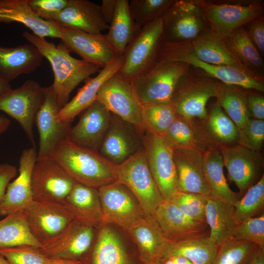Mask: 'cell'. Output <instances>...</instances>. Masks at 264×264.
<instances>
[{"label": "cell", "mask_w": 264, "mask_h": 264, "mask_svg": "<svg viewBox=\"0 0 264 264\" xmlns=\"http://www.w3.org/2000/svg\"><path fill=\"white\" fill-rule=\"evenodd\" d=\"M22 36L50 63L54 76L52 86L60 109L68 102L71 92L81 82L100 70L98 66L73 57L61 42L56 45L27 31L23 32Z\"/></svg>", "instance_id": "obj_1"}, {"label": "cell", "mask_w": 264, "mask_h": 264, "mask_svg": "<svg viewBox=\"0 0 264 264\" xmlns=\"http://www.w3.org/2000/svg\"><path fill=\"white\" fill-rule=\"evenodd\" d=\"M75 182L98 189L116 180L115 165L98 151L80 146L67 138L49 157Z\"/></svg>", "instance_id": "obj_2"}, {"label": "cell", "mask_w": 264, "mask_h": 264, "mask_svg": "<svg viewBox=\"0 0 264 264\" xmlns=\"http://www.w3.org/2000/svg\"><path fill=\"white\" fill-rule=\"evenodd\" d=\"M189 65L182 62H158L132 82L135 95L143 106L171 102Z\"/></svg>", "instance_id": "obj_3"}, {"label": "cell", "mask_w": 264, "mask_h": 264, "mask_svg": "<svg viewBox=\"0 0 264 264\" xmlns=\"http://www.w3.org/2000/svg\"><path fill=\"white\" fill-rule=\"evenodd\" d=\"M115 172L116 181L131 191L145 216H154L163 198L150 172L143 150L115 165Z\"/></svg>", "instance_id": "obj_4"}, {"label": "cell", "mask_w": 264, "mask_h": 264, "mask_svg": "<svg viewBox=\"0 0 264 264\" xmlns=\"http://www.w3.org/2000/svg\"><path fill=\"white\" fill-rule=\"evenodd\" d=\"M166 61L192 66L226 85L264 91V83L259 75L233 66L204 63L173 43L161 42L160 44L156 62Z\"/></svg>", "instance_id": "obj_5"}, {"label": "cell", "mask_w": 264, "mask_h": 264, "mask_svg": "<svg viewBox=\"0 0 264 264\" xmlns=\"http://www.w3.org/2000/svg\"><path fill=\"white\" fill-rule=\"evenodd\" d=\"M163 33L162 17L143 26L126 46L118 72L132 82L156 62Z\"/></svg>", "instance_id": "obj_6"}, {"label": "cell", "mask_w": 264, "mask_h": 264, "mask_svg": "<svg viewBox=\"0 0 264 264\" xmlns=\"http://www.w3.org/2000/svg\"><path fill=\"white\" fill-rule=\"evenodd\" d=\"M162 19V42L190 41L207 30V22L198 1L174 0Z\"/></svg>", "instance_id": "obj_7"}, {"label": "cell", "mask_w": 264, "mask_h": 264, "mask_svg": "<svg viewBox=\"0 0 264 264\" xmlns=\"http://www.w3.org/2000/svg\"><path fill=\"white\" fill-rule=\"evenodd\" d=\"M44 98V87L33 80H28L0 96V110L19 123L33 147H35L33 125Z\"/></svg>", "instance_id": "obj_8"}, {"label": "cell", "mask_w": 264, "mask_h": 264, "mask_svg": "<svg viewBox=\"0 0 264 264\" xmlns=\"http://www.w3.org/2000/svg\"><path fill=\"white\" fill-rule=\"evenodd\" d=\"M97 100L113 114L132 124L140 131H146L143 107L138 101L131 82L118 72L102 85Z\"/></svg>", "instance_id": "obj_9"}, {"label": "cell", "mask_w": 264, "mask_h": 264, "mask_svg": "<svg viewBox=\"0 0 264 264\" xmlns=\"http://www.w3.org/2000/svg\"><path fill=\"white\" fill-rule=\"evenodd\" d=\"M143 151L152 176L163 198L170 199L177 191V174L173 150L158 134L146 130Z\"/></svg>", "instance_id": "obj_10"}, {"label": "cell", "mask_w": 264, "mask_h": 264, "mask_svg": "<svg viewBox=\"0 0 264 264\" xmlns=\"http://www.w3.org/2000/svg\"><path fill=\"white\" fill-rule=\"evenodd\" d=\"M102 223H111L125 231L145 216L137 199L124 185L115 181L99 188Z\"/></svg>", "instance_id": "obj_11"}, {"label": "cell", "mask_w": 264, "mask_h": 264, "mask_svg": "<svg viewBox=\"0 0 264 264\" xmlns=\"http://www.w3.org/2000/svg\"><path fill=\"white\" fill-rule=\"evenodd\" d=\"M211 30L224 40L239 28L262 16L263 6L258 2L247 4L214 3L198 1Z\"/></svg>", "instance_id": "obj_12"}, {"label": "cell", "mask_w": 264, "mask_h": 264, "mask_svg": "<svg viewBox=\"0 0 264 264\" xmlns=\"http://www.w3.org/2000/svg\"><path fill=\"white\" fill-rule=\"evenodd\" d=\"M75 183L49 157L37 158L31 177L33 201L63 204Z\"/></svg>", "instance_id": "obj_13"}, {"label": "cell", "mask_w": 264, "mask_h": 264, "mask_svg": "<svg viewBox=\"0 0 264 264\" xmlns=\"http://www.w3.org/2000/svg\"><path fill=\"white\" fill-rule=\"evenodd\" d=\"M144 132L112 113L109 127L98 152L112 164L119 165L143 150Z\"/></svg>", "instance_id": "obj_14"}, {"label": "cell", "mask_w": 264, "mask_h": 264, "mask_svg": "<svg viewBox=\"0 0 264 264\" xmlns=\"http://www.w3.org/2000/svg\"><path fill=\"white\" fill-rule=\"evenodd\" d=\"M44 100L35 118L39 134L37 158L50 157L55 147L68 138L71 127V123L58 119L60 108L52 85L44 87Z\"/></svg>", "instance_id": "obj_15"}, {"label": "cell", "mask_w": 264, "mask_h": 264, "mask_svg": "<svg viewBox=\"0 0 264 264\" xmlns=\"http://www.w3.org/2000/svg\"><path fill=\"white\" fill-rule=\"evenodd\" d=\"M186 74L179 83L171 102L178 117L190 121L204 120L207 115L208 100L216 96V83L201 78L187 77Z\"/></svg>", "instance_id": "obj_16"}, {"label": "cell", "mask_w": 264, "mask_h": 264, "mask_svg": "<svg viewBox=\"0 0 264 264\" xmlns=\"http://www.w3.org/2000/svg\"><path fill=\"white\" fill-rule=\"evenodd\" d=\"M96 228L73 220L60 234L43 243L40 249L50 258L82 260L92 244Z\"/></svg>", "instance_id": "obj_17"}, {"label": "cell", "mask_w": 264, "mask_h": 264, "mask_svg": "<svg viewBox=\"0 0 264 264\" xmlns=\"http://www.w3.org/2000/svg\"><path fill=\"white\" fill-rule=\"evenodd\" d=\"M230 179L244 195L261 178L264 161L259 152L239 144L219 149Z\"/></svg>", "instance_id": "obj_18"}, {"label": "cell", "mask_w": 264, "mask_h": 264, "mask_svg": "<svg viewBox=\"0 0 264 264\" xmlns=\"http://www.w3.org/2000/svg\"><path fill=\"white\" fill-rule=\"evenodd\" d=\"M30 231L41 244L62 232L73 220L62 203L35 201L24 211Z\"/></svg>", "instance_id": "obj_19"}, {"label": "cell", "mask_w": 264, "mask_h": 264, "mask_svg": "<svg viewBox=\"0 0 264 264\" xmlns=\"http://www.w3.org/2000/svg\"><path fill=\"white\" fill-rule=\"evenodd\" d=\"M60 25L61 43L82 60L103 68L118 57L105 34H89Z\"/></svg>", "instance_id": "obj_20"}, {"label": "cell", "mask_w": 264, "mask_h": 264, "mask_svg": "<svg viewBox=\"0 0 264 264\" xmlns=\"http://www.w3.org/2000/svg\"><path fill=\"white\" fill-rule=\"evenodd\" d=\"M37 158L35 147L22 151L19 160V175L7 186L0 205V216L24 212L33 203L31 177Z\"/></svg>", "instance_id": "obj_21"}, {"label": "cell", "mask_w": 264, "mask_h": 264, "mask_svg": "<svg viewBox=\"0 0 264 264\" xmlns=\"http://www.w3.org/2000/svg\"><path fill=\"white\" fill-rule=\"evenodd\" d=\"M68 138L84 148L98 151L109 127L112 113L98 100L80 114Z\"/></svg>", "instance_id": "obj_22"}, {"label": "cell", "mask_w": 264, "mask_h": 264, "mask_svg": "<svg viewBox=\"0 0 264 264\" xmlns=\"http://www.w3.org/2000/svg\"><path fill=\"white\" fill-rule=\"evenodd\" d=\"M154 217L164 235L171 242L209 234L206 223L191 219L170 199L163 200Z\"/></svg>", "instance_id": "obj_23"}, {"label": "cell", "mask_w": 264, "mask_h": 264, "mask_svg": "<svg viewBox=\"0 0 264 264\" xmlns=\"http://www.w3.org/2000/svg\"><path fill=\"white\" fill-rule=\"evenodd\" d=\"M195 122L207 150L238 144L240 133L237 127L217 103L210 108L205 119Z\"/></svg>", "instance_id": "obj_24"}, {"label": "cell", "mask_w": 264, "mask_h": 264, "mask_svg": "<svg viewBox=\"0 0 264 264\" xmlns=\"http://www.w3.org/2000/svg\"><path fill=\"white\" fill-rule=\"evenodd\" d=\"M173 43L204 63L233 66L258 75L241 63L230 51L223 40L211 30L190 41Z\"/></svg>", "instance_id": "obj_25"}, {"label": "cell", "mask_w": 264, "mask_h": 264, "mask_svg": "<svg viewBox=\"0 0 264 264\" xmlns=\"http://www.w3.org/2000/svg\"><path fill=\"white\" fill-rule=\"evenodd\" d=\"M173 152L177 174V190L210 197L203 170L204 152L185 149L173 150Z\"/></svg>", "instance_id": "obj_26"}, {"label": "cell", "mask_w": 264, "mask_h": 264, "mask_svg": "<svg viewBox=\"0 0 264 264\" xmlns=\"http://www.w3.org/2000/svg\"><path fill=\"white\" fill-rule=\"evenodd\" d=\"M123 62V56H118L102 68L95 77L85 79V85L78 89L74 97L60 109L57 116L58 120L71 123L77 115L97 100V93L102 85L119 70Z\"/></svg>", "instance_id": "obj_27"}, {"label": "cell", "mask_w": 264, "mask_h": 264, "mask_svg": "<svg viewBox=\"0 0 264 264\" xmlns=\"http://www.w3.org/2000/svg\"><path fill=\"white\" fill-rule=\"evenodd\" d=\"M126 231L137 245L144 264H151L160 257L171 243L154 216H144Z\"/></svg>", "instance_id": "obj_28"}, {"label": "cell", "mask_w": 264, "mask_h": 264, "mask_svg": "<svg viewBox=\"0 0 264 264\" xmlns=\"http://www.w3.org/2000/svg\"><path fill=\"white\" fill-rule=\"evenodd\" d=\"M62 26L89 34H100L109 25L102 16L100 6L88 0H68L66 6L54 21Z\"/></svg>", "instance_id": "obj_29"}, {"label": "cell", "mask_w": 264, "mask_h": 264, "mask_svg": "<svg viewBox=\"0 0 264 264\" xmlns=\"http://www.w3.org/2000/svg\"><path fill=\"white\" fill-rule=\"evenodd\" d=\"M22 23L35 35L44 38L61 37L59 24L38 16L28 3V0H0V22Z\"/></svg>", "instance_id": "obj_30"}, {"label": "cell", "mask_w": 264, "mask_h": 264, "mask_svg": "<svg viewBox=\"0 0 264 264\" xmlns=\"http://www.w3.org/2000/svg\"><path fill=\"white\" fill-rule=\"evenodd\" d=\"M43 56L30 43L13 47L0 46V75L8 82L29 74L41 66Z\"/></svg>", "instance_id": "obj_31"}, {"label": "cell", "mask_w": 264, "mask_h": 264, "mask_svg": "<svg viewBox=\"0 0 264 264\" xmlns=\"http://www.w3.org/2000/svg\"><path fill=\"white\" fill-rule=\"evenodd\" d=\"M63 205L73 220L95 226L103 223L97 189L75 182Z\"/></svg>", "instance_id": "obj_32"}, {"label": "cell", "mask_w": 264, "mask_h": 264, "mask_svg": "<svg viewBox=\"0 0 264 264\" xmlns=\"http://www.w3.org/2000/svg\"><path fill=\"white\" fill-rule=\"evenodd\" d=\"M98 226L87 264H133L116 232L102 223Z\"/></svg>", "instance_id": "obj_33"}, {"label": "cell", "mask_w": 264, "mask_h": 264, "mask_svg": "<svg viewBox=\"0 0 264 264\" xmlns=\"http://www.w3.org/2000/svg\"><path fill=\"white\" fill-rule=\"evenodd\" d=\"M222 157L218 149L203 152V170L211 198L234 205L240 199L239 194L229 187L223 173Z\"/></svg>", "instance_id": "obj_34"}, {"label": "cell", "mask_w": 264, "mask_h": 264, "mask_svg": "<svg viewBox=\"0 0 264 264\" xmlns=\"http://www.w3.org/2000/svg\"><path fill=\"white\" fill-rule=\"evenodd\" d=\"M205 220L209 227L210 238L218 245L233 239L239 222L234 206L208 197Z\"/></svg>", "instance_id": "obj_35"}, {"label": "cell", "mask_w": 264, "mask_h": 264, "mask_svg": "<svg viewBox=\"0 0 264 264\" xmlns=\"http://www.w3.org/2000/svg\"><path fill=\"white\" fill-rule=\"evenodd\" d=\"M134 22L129 0H116L114 16L106 37L118 56H122L125 48L141 30Z\"/></svg>", "instance_id": "obj_36"}, {"label": "cell", "mask_w": 264, "mask_h": 264, "mask_svg": "<svg viewBox=\"0 0 264 264\" xmlns=\"http://www.w3.org/2000/svg\"><path fill=\"white\" fill-rule=\"evenodd\" d=\"M218 247L208 234L171 242L161 256H181L193 264H212Z\"/></svg>", "instance_id": "obj_37"}, {"label": "cell", "mask_w": 264, "mask_h": 264, "mask_svg": "<svg viewBox=\"0 0 264 264\" xmlns=\"http://www.w3.org/2000/svg\"><path fill=\"white\" fill-rule=\"evenodd\" d=\"M217 103L224 110L239 130L245 125L252 118L249 111L246 93L239 87L216 83Z\"/></svg>", "instance_id": "obj_38"}, {"label": "cell", "mask_w": 264, "mask_h": 264, "mask_svg": "<svg viewBox=\"0 0 264 264\" xmlns=\"http://www.w3.org/2000/svg\"><path fill=\"white\" fill-rule=\"evenodd\" d=\"M22 245L42 247L30 231L24 212L8 215L0 220V248Z\"/></svg>", "instance_id": "obj_39"}, {"label": "cell", "mask_w": 264, "mask_h": 264, "mask_svg": "<svg viewBox=\"0 0 264 264\" xmlns=\"http://www.w3.org/2000/svg\"><path fill=\"white\" fill-rule=\"evenodd\" d=\"M159 135L172 150L195 149L203 152L207 150L195 121L177 116L168 129Z\"/></svg>", "instance_id": "obj_40"}, {"label": "cell", "mask_w": 264, "mask_h": 264, "mask_svg": "<svg viewBox=\"0 0 264 264\" xmlns=\"http://www.w3.org/2000/svg\"><path fill=\"white\" fill-rule=\"evenodd\" d=\"M223 40L230 51L246 67L254 73L263 71L264 62L262 56L244 26Z\"/></svg>", "instance_id": "obj_41"}, {"label": "cell", "mask_w": 264, "mask_h": 264, "mask_svg": "<svg viewBox=\"0 0 264 264\" xmlns=\"http://www.w3.org/2000/svg\"><path fill=\"white\" fill-rule=\"evenodd\" d=\"M260 249L254 242L231 239L218 245L212 264H249Z\"/></svg>", "instance_id": "obj_42"}, {"label": "cell", "mask_w": 264, "mask_h": 264, "mask_svg": "<svg viewBox=\"0 0 264 264\" xmlns=\"http://www.w3.org/2000/svg\"><path fill=\"white\" fill-rule=\"evenodd\" d=\"M143 107L146 131H150L158 135L166 131L177 117L172 102Z\"/></svg>", "instance_id": "obj_43"}, {"label": "cell", "mask_w": 264, "mask_h": 264, "mask_svg": "<svg viewBox=\"0 0 264 264\" xmlns=\"http://www.w3.org/2000/svg\"><path fill=\"white\" fill-rule=\"evenodd\" d=\"M236 217L239 222L246 219L258 216L264 212V175L250 187L242 198L234 204Z\"/></svg>", "instance_id": "obj_44"}, {"label": "cell", "mask_w": 264, "mask_h": 264, "mask_svg": "<svg viewBox=\"0 0 264 264\" xmlns=\"http://www.w3.org/2000/svg\"><path fill=\"white\" fill-rule=\"evenodd\" d=\"M175 0H131L129 6L135 22L141 28L162 17Z\"/></svg>", "instance_id": "obj_45"}, {"label": "cell", "mask_w": 264, "mask_h": 264, "mask_svg": "<svg viewBox=\"0 0 264 264\" xmlns=\"http://www.w3.org/2000/svg\"><path fill=\"white\" fill-rule=\"evenodd\" d=\"M208 197L201 194L177 191L170 199L191 219L206 223L205 209Z\"/></svg>", "instance_id": "obj_46"}, {"label": "cell", "mask_w": 264, "mask_h": 264, "mask_svg": "<svg viewBox=\"0 0 264 264\" xmlns=\"http://www.w3.org/2000/svg\"><path fill=\"white\" fill-rule=\"evenodd\" d=\"M0 254L9 264H49L50 261L40 248L30 245L0 248Z\"/></svg>", "instance_id": "obj_47"}, {"label": "cell", "mask_w": 264, "mask_h": 264, "mask_svg": "<svg viewBox=\"0 0 264 264\" xmlns=\"http://www.w3.org/2000/svg\"><path fill=\"white\" fill-rule=\"evenodd\" d=\"M255 243L264 249V213L240 221L234 232L233 239Z\"/></svg>", "instance_id": "obj_48"}, {"label": "cell", "mask_w": 264, "mask_h": 264, "mask_svg": "<svg viewBox=\"0 0 264 264\" xmlns=\"http://www.w3.org/2000/svg\"><path fill=\"white\" fill-rule=\"evenodd\" d=\"M239 131L238 144L260 152L264 141V120L250 118L244 127Z\"/></svg>", "instance_id": "obj_49"}, {"label": "cell", "mask_w": 264, "mask_h": 264, "mask_svg": "<svg viewBox=\"0 0 264 264\" xmlns=\"http://www.w3.org/2000/svg\"><path fill=\"white\" fill-rule=\"evenodd\" d=\"M68 0H28L33 11L40 18L54 21L66 6Z\"/></svg>", "instance_id": "obj_50"}, {"label": "cell", "mask_w": 264, "mask_h": 264, "mask_svg": "<svg viewBox=\"0 0 264 264\" xmlns=\"http://www.w3.org/2000/svg\"><path fill=\"white\" fill-rule=\"evenodd\" d=\"M245 30L260 54L264 52V17L258 18L245 25Z\"/></svg>", "instance_id": "obj_51"}, {"label": "cell", "mask_w": 264, "mask_h": 264, "mask_svg": "<svg viewBox=\"0 0 264 264\" xmlns=\"http://www.w3.org/2000/svg\"><path fill=\"white\" fill-rule=\"evenodd\" d=\"M247 107L251 117L255 119H264V97L258 94H246Z\"/></svg>", "instance_id": "obj_52"}, {"label": "cell", "mask_w": 264, "mask_h": 264, "mask_svg": "<svg viewBox=\"0 0 264 264\" xmlns=\"http://www.w3.org/2000/svg\"><path fill=\"white\" fill-rule=\"evenodd\" d=\"M17 174L16 167L8 163L0 164V205L7 185Z\"/></svg>", "instance_id": "obj_53"}, {"label": "cell", "mask_w": 264, "mask_h": 264, "mask_svg": "<svg viewBox=\"0 0 264 264\" xmlns=\"http://www.w3.org/2000/svg\"><path fill=\"white\" fill-rule=\"evenodd\" d=\"M116 0H102L100 9L105 22L110 24L113 19L115 11Z\"/></svg>", "instance_id": "obj_54"}, {"label": "cell", "mask_w": 264, "mask_h": 264, "mask_svg": "<svg viewBox=\"0 0 264 264\" xmlns=\"http://www.w3.org/2000/svg\"><path fill=\"white\" fill-rule=\"evenodd\" d=\"M151 264H193L187 258L177 255L162 256Z\"/></svg>", "instance_id": "obj_55"}, {"label": "cell", "mask_w": 264, "mask_h": 264, "mask_svg": "<svg viewBox=\"0 0 264 264\" xmlns=\"http://www.w3.org/2000/svg\"><path fill=\"white\" fill-rule=\"evenodd\" d=\"M49 264H83L82 260L50 258Z\"/></svg>", "instance_id": "obj_56"}, {"label": "cell", "mask_w": 264, "mask_h": 264, "mask_svg": "<svg viewBox=\"0 0 264 264\" xmlns=\"http://www.w3.org/2000/svg\"><path fill=\"white\" fill-rule=\"evenodd\" d=\"M11 89L9 82L0 75V96L6 93Z\"/></svg>", "instance_id": "obj_57"}, {"label": "cell", "mask_w": 264, "mask_h": 264, "mask_svg": "<svg viewBox=\"0 0 264 264\" xmlns=\"http://www.w3.org/2000/svg\"><path fill=\"white\" fill-rule=\"evenodd\" d=\"M10 125V120L6 116L0 115V135L4 132Z\"/></svg>", "instance_id": "obj_58"}, {"label": "cell", "mask_w": 264, "mask_h": 264, "mask_svg": "<svg viewBox=\"0 0 264 264\" xmlns=\"http://www.w3.org/2000/svg\"><path fill=\"white\" fill-rule=\"evenodd\" d=\"M249 264H264V249H260Z\"/></svg>", "instance_id": "obj_59"}, {"label": "cell", "mask_w": 264, "mask_h": 264, "mask_svg": "<svg viewBox=\"0 0 264 264\" xmlns=\"http://www.w3.org/2000/svg\"><path fill=\"white\" fill-rule=\"evenodd\" d=\"M0 264H9L5 258L0 254Z\"/></svg>", "instance_id": "obj_60"}]
</instances>
